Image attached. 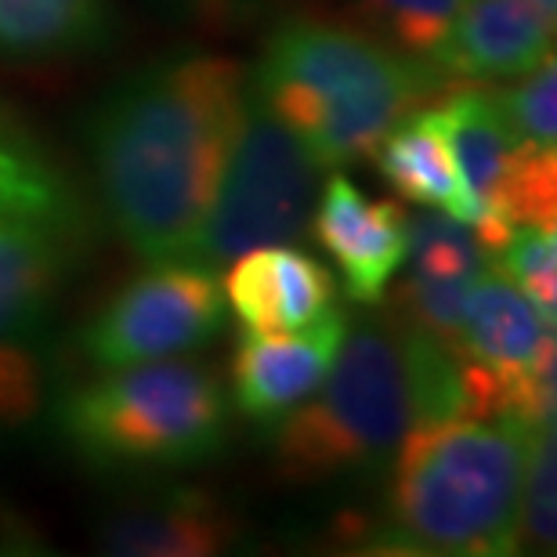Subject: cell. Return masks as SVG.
Segmentation results:
<instances>
[{
    "mask_svg": "<svg viewBox=\"0 0 557 557\" xmlns=\"http://www.w3.org/2000/svg\"><path fill=\"white\" fill-rule=\"evenodd\" d=\"M247 98L232 59L174 51L127 73L84 120L109 225L145 264L188 258Z\"/></svg>",
    "mask_w": 557,
    "mask_h": 557,
    "instance_id": "1",
    "label": "cell"
},
{
    "mask_svg": "<svg viewBox=\"0 0 557 557\" xmlns=\"http://www.w3.org/2000/svg\"><path fill=\"white\" fill-rule=\"evenodd\" d=\"M250 87L319 171H333L373 156L387 131L456 84L434 62L395 51L362 26L286 18L264 40Z\"/></svg>",
    "mask_w": 557,
    "mask_h": 557,
    "instance_id": "2",
    "label": "cell"
},
{
    "mask_svg": "<svg viewBox=\"0 0 557 557\" xmlns=\"http://www.w3.org/2000/svg\"><path fill=\"white\" fill-rule=\"evenodd\" d=\"M532 431L499 417L409 423L392 453L381 540L392 550L417 554H518L521 478Z\"/></svg>",
    "mask_w": 557,
    "mask_h": 557,
    "instance_id": "3",
    "label": "cell"
},
{
    "mask_svg": "<svg viewBox=\"0 0 557 557\" xmlns=\"http://www.w3.org/2000/svg\"><path fill=\"white\" fill-rule=\"evenodd\" d=\"M54 423L84 463L102 471H182L225 449L232 398L207 366L160 359L98 370L62 398Z\"/></svg>",
    "mask_w": 557,
    "mask_h": 557,
    "instance_id": "4",
    "label": "cell"
},
{
    "mask_svg": "<svg viewBox=\"0 0 557 557\" xmlns=\"http://www.w3.org/2000/svg\"><path fill=\"white\" fill-rule=\"evenodd\" d=\"M413 423L406 337L395 315L348 319L326 381L272 423V467L289 485H326L392 460Z\"/></svg>",
    "mask_w": 557,
    "mask_h": 557,
    "instance_id": "5",
    "label": "cell"
},
{
    "mask_svg": "<svg viewBox=\"0 0 557 557\" xmlns=\"http://www.w3.org/2000/svg\"><path fill=\"white\" fill-rule=\"evenodd\" d=\"M315 196L319 163L247 81L236 138L188 261L218 269L253 247L297 243L315 210Z\"/></svg>",
    "mask_w": 557,
    "mask_h": 557,
    "instance_id": "6",
    "label": "cell"
},
{
    "mask_svg": "<svg viewBox=\"0 0 557 557\" xmlns=\"http://www.w3.org/2000/svg\"><path fill=\"white\" fill-rule=\"evenodd\" d=\"M225 311V289L214 269L188 258L152 261L84 322L76 348L95 370L177 359L214 341Z\"/></svg>",
    "mask_w": 557,
    "mask_h": 557,
    "instance_id": "7",
    "label": "cell"
},
{
    "mask_svg": "<svg viewBox=\"0 0 557 557\" xmlns=\"http://www.w3.org/2000/svg\"><path fill=\"white\" fill-rule=\"evenodd\" d=\"M467 193L504 225L557 228V149H536L510 127L493 91L449 87L428 106Z\"/></svg>",
    "mask_w": 557,
    "mask_h": 557,
    "instance_id": "8",
    "label": "cell"
},
{
    "mask_svg": "<svg viewBox=\"0 0 557 557\" xmlns=\"http://www.w3.org/2000/svg\"><path fill=\"white\" fill-rule=\"evenodd\" d=\"M315 199L311 232L341 269L348 297L359 305H381L406 264L409 214L395 199H370L344 174H333Z\"/></svg>",
    "mask_w": 557,
    "mask_h": 557,
    "instance_id": "9",
    "label": "cell"
},
{
    "mask_svg": "<svg viewBox=\"0 0 557 557\" xmlns=\"http://www.w3.org/2000/svg\"><path fill=\"white\" fill-rule=\"evenodd\" d=\"M348 333V315L333 308L311 326L286 333H243L232 355V406L253 423H275L297 409L326 381L341 341Z\"/></svg>",
    "mask_w": 557,
    "mask_h": 557,
    "instance_id": "10",
    "label": "cell"
},
{
    "mask_svg": "<svg viewBox=\"0 0 557 557\" xmlns=\"http://www.w3.org/2000/svg\"><path fill=\"white\" fill-rule=\"evenodd\" d=\"M557 0H463L434 65L460 84H499L554 51Z\"/></svg>",
    "mask_w": 557,
    "mask_h": 557,
    "instance_id": "11",
    "label": "cell"
},
{
    "mask_svg": "<svg viewBox=\"0 0 557 557\" xmlns=\"http://www.w3.org/2000/svg\"><path fill=\"white\" fill-rule=\"evenodd\" d=\"M87 247V214L0 221V337L44 326Z\"/></svg>",
    "mask_w": 557,
    "mask_h": 557,
    "instance_id": "12",
    "label": "cell"
},
{
    "mask_svg": "<svg viewBox=\"0 0 557 557\" xmlns=\"http://www.w3.org/2000/svg\"><path fill=\"white\" fill-rule=\"evenodd\" d=\"M460 355L482 366L504 384L507 420H521L529 376L540 362L554 359V322L499 272H482L467 300Z\"/></svg>",
    "mask_w": 557,
    "mask_h": 557,
    "instance_id": "13",
    "label": "cell"
},
{
    "mask_svg": "<svg viewBox=\"0 0 557 557\" xmlns=\"http://www.w3.org/2000/svg\"><path fill=\"white\" fill-rule=\"evenodd\" d=\"M221 289L228 311L250 333L300 330L337 308V278L294 243H269L232 258Z\"/></svg>",
    "mask_w": 557,
    "mask_h": 557,
    "instance_id": "14",
    "label": "cell"
},
{
    "mask_svg": "<svg viewBox=\"0 0 557 557\" xmlns=\"http://www.w3.org/2000/svg\"><path fill=\"white\" fill-rule=\"evenodd\" d=\"M239 540V518L203 488L174 485L113 510L98 547L116 557H210Z\"/></svg>",
    "mask_w": 557,
    "mask_h": 557,
    "instance_id": "15",
    "label": "cell"
},
{
    "mask_svg": "<svg viewBox=\"0 0 557 557\" xmlns=\"http://www.w3.org/2000/svg\"><path fill=\"white\" fill-rule=\"evenodd\" d=\"M373 156H376L381 174L392 182V188L403 199L445 210V214L474 225L496 253L510 239L515 228L488 218L485 207L467 193L463 177L453 163L449 145H445L438 124H434V116L428 113V106L387 131L384 141L373 149Z\"/></svg>",
    "mask_w": 557,
    "mask_h": 557,
    "instance_id": "16",
    "label": "cell"
},
{
    "mask_svg": "<svg viewBox=\"0 0 557 557\" xmlns=\"http://www.w3.org/2000/svg\"><path fill=\"white\" fill-rule=\"evenodd\" d=\"M109 0H0V59L54 62L98 54L113 44Z\"/></svg>",
    "mask_w": 557,
    "mask_h": 557,
    "instance_id": "17",
    "label": "cell"
},
{
    "mask_svg": "<svg viewBox=\"0 0 557 557\" xmlns=\"http://www.w3.org/2000/svg\"><path fill=\"white\" fill-rule=\"evenodd\" d=\"M87 214L73 177L29 124L0 106V221Z\"/></svg>",
    "mask_w": 557,
    "mask_h": 557,
    "instance_id": "18",
    "label": "cell"
},
{
    "mask_svg": "<svg viewBox=\"0 0 557 557\" xmlns=\"http://www.w3.org/2000/svg\"><path fill=\"white\" fill-rule=\"evenodd\" d=\"M54 406V359L40 330L0 337V438L22 434Z\"/></svg>",
    "mask_w": 557,
    "mask_h": 557,
    "instance_id": "19",
    "label": "cell"
},
{
    "mask_svg": "<svg viewBox=\"0 0 557 557\" xmlns=\"http://www.w3.org/2000/svg\"><path fill=\"white\" fill-rule=\"evenodd\" d=\"M474 283L478 275H431L413 269L398 283L392 311L403 326L423 333V337H431L442 348L460 351L463 315Z\"/></svg>",
    "mask_w": 557,
    "mask_h": 557,
    "instance_id": "20",
    "label": "cell"
},
{
    "mask_svg": "<svg viewBox=\"0 0 557 557\" xmlns=\"http://www.w3.org/2000/svg\"><path fill=\"white\" fill-rule=\"evenodd\" d=\"M406 261H413L417 272L431 275H482L493 269L496 250L474 225L445 210H428L409 218Z\"/></svg>",
    "mask_w": 557,
    "mask_h": 557,
    "instance_id": "21",
    "label": "cell"
},
{
    "mask_svg": "<svg viewBox=\"0 0 557 557\" xmlns=\"http://www.w3.org/2000/svg\"><path fill=\"white\" fill-rule=\"evenodd\" d=\"M359 8L366 18L362 29L392 44L395 51L434 62L463 0H359Z\"/></svg>",
    "mask_w": 557,
    "mask_h": 557,
    "instance_id": "22",
    "label": "cell"
},
{
    "mask_svg": "<svg viewBox=\"0 0 557 557\" xmlns=\"http://www.w3.org/2000/svg\"><path fill=\"white\" fill-rule=\"evenodd\" d=\"M493 272L510 278L540 315L554 322L557 308V228L547 225H518L510 239L499 247Z\"/></svg>",
    "mask_w": 557,
    "mask_h": 557,
    "instance_id": "23",
    "label": "cell"
},
{
    "mask_svg": "<svg viewBox=\"0 0 557 557\" xmlns=\"http://www.w3.org/2000/svg\"><path fill=\"white\" fill-rule=\"evenodd\" d=\"M554 423L532 431L525 478H521V507H518V547L554 550Z\"/></svg>",
    "mask_w": 557,
    "mask_h": 557,
    "instance_id": "24",
    "label": "cell"
},
{
    "mask_svg": "<svg viewBox=\"0 0 557 557\" xmlns=\"http://www.w3.org/2000/svg\"><path fill=\"white\" fill-rule=\"evenodd\" d=\"M510 127L536 149H557V70L554 51L529 73L515 76L504 91H493Z\"/></svg>",
    "mask_w": 557,
    "mask_h": 557,
    "instance_id": "25",
    "label": "cell"
},
{
    "mask_svg": "<svg viewBox=\"0 0 557 557\" xmlns=\"http://www.w3.org/2000/svg\"><path fill=\"white\" fill-rule=\"evenodd\" d=\"M182 4L203 11V15H232L239 8H250L253 0H182Z\"/></svg>",
    "mask_w": 557,
    "mask_h": 557,
    "instance_id": "26",
    "label": "cell"
}]
</instances>
